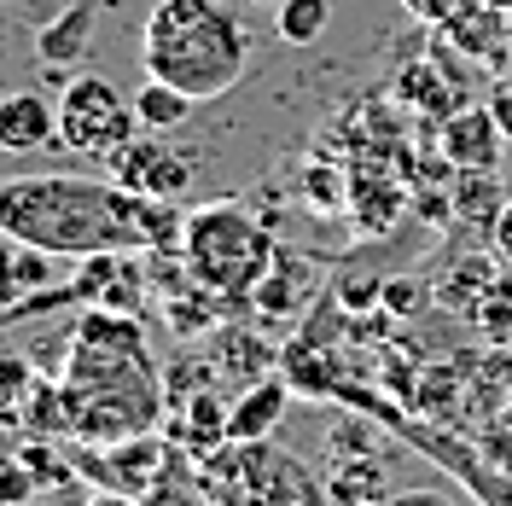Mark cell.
<instances>
[{
    "label": "cell",
    "instance_id": "obj_1",
    "mask_svg": "<svg viewBox=\"0 0 512 506\" xmlns=\"http://www.w3.org/2000/svg\"><path fill=\"white\" fill-rule=\"evenodd\" d=\"M187 210L175 198H140L111 175H6L0 181V233L59 256L88 262L105 251L175 256Z\"/></svg>",
    "mask_w": 512,
    "mask_h": 506
},
{
    "label": "cell",
    "instance_id": "obj_2",
    "mask_svg": "<svg viewBox=\"0 0 512 506\" xmlns=\"http://www.w3.org/2000/svg\"><path fill=\"white\" fill-rule=\"evenodd\" d=\"M64 431L70 443H128L163 431V379L140 315L82 309L64 355Z\"/></svg>",
    "mask_w": 512,
    "mask_h": 506
},
{
    "label": "cell",
    "instance_id": "obj_3",
    "mask_svg": "<svg viewBox=\"0 0 512 506\" xmlns=\"http://www.w3.org/2000/svg\"><path fill=\"white\" fill-rule=\"evenodd\" d=\"M140 70L204 99H222L251 70V30L227 0H158L140 24Z\"/></svg>",
    "mask_w": 512,
    "mask_h": 506
},
{
    "label": "cell",
    "instance_id": "obj_4",
    "mask_svg": "<svg viewBox=\"0 0 512 506\" xmlns=\"http://www.w3.org/2000/svg\"><path fill=\"white\" fill-rule=\"evenodd\" d=\"M274 256H280V245L268 239V227L256 222L239 198H216V204L187 210L175 262H181L210 297H222L227 309H239V303L256 297V285L268 280Z\"/></svg>",
    "mask_w": 512,
    "mask_h": 506
},
{
    "label": "cell",
    "instance_id": "obj_5",
    "mask_svg": "<svg viewBox=\"0 0 512 506\" xmlns=\"http://www.w3.org/2000/svg\"><path fill=\"white\" fill-rule=\"evenodd\" d=\"M198 483L210 489L216 506H326L320 477L268 443H222L216 454L198 460Z\"/></svg>",
    "mask_w": 512,
    "mask_h": 506
},
{
    "label": "cell",
    "instance_id": "obj_6",
    "mask_svg": "<svg viewBox=\"0 0 512 506\" xmlns=\"http://www.w3.org/2000/svg\"><path fill=\"white\" fill-rule=\"evenodd\" d=\"M140 134L134 99L111 76H70L59 94V146L76 158H117L128 140Z\"/></svg>",
    "mask_w": 512,
    "mask_h": 506
},
{
    "label": "cell",
    "instance_id": "obj_7",
    "mask_svg": "<svg viewBox=\"0 0 512 506\" xmlns=\"http://www.w3.org/2000/svg\"><path fill=\"white\" fill-rule=\"evenodd\" d=\"M169 437L163 431H146V437H128V443H82L70 448V466L76 477H94L99 489H111V495H146V483L163 472V460H169Z\"/></svg>",
    "mask_w": 512,
    "mask_h": 506
},
{
    "label": "cell",
    "instance_id": "obj_8",
    "mask_svg": "<svg viewBox=\"0 0 512 506\" xmlns=\"http://www.w3.org/2000/svg\"><path fill=\"white\" fill-rule=\"evenodd\" d=\"M111 181L128 192H140V198H175L181 204L192 192V158L181 146H169L163 134L140 128L123 152L111 158Z\"/></svg>",
    "mask_w": 512,
    "mask_h": 506
},
{
    "label": "cell",
    "instance_id": "obj_9",
    "mask_svg": "<svg viewBox=\"0 0 512 506\" xmlns=\"http://www.w3.org/2000/svg\"><path fill=\"white\" fill-rule=\"evenodd\" d=\"M437 35H443V47L454 59H472L483 70H507L512 64V12L489 6V0H460L454 18Z\"/></svg>",
    "mask_w": 512,
    "mask_h": 506
},
{
    "label": "cell",
    "instance_id": "obj_10",
    "mask_svg": "<svg viewBox=\"0 0 512 506\" xmlns=\"http://www.w3.org/2000/svg\"><path fill=\"white\" fill-rule=\"evenodd\" d=\"M437 146H443V163H448V169L495 175L512 140L501 134V123H495V111H489V105H460L454 117H443V134H437Z\"/></svg>",
    "mask_w": 512,
    "mask_h": 506
},
{
    "label": "cell",
    "instance_id": "obj_11",
    "mask_svg": "<svg viewBox=\"0 0 512 506\" xmlns=\"http://www.w3.org/2000/svg\"><path fill=\"white\" fill-rule=\"evenodd\" d=\"M59 146V105L35 88L0 94V152L6 158H35Z\"/></svg>",
    "mask_w": 512,
    "mask_h": 506
},
{
    "label": "cell",
    "instance_id": "obj_12",
    "mask_svg": "<svg viewBox=\"0 0 512 506\" xmlns=\"http://www.w3.org/2000/svg\"><path fill=\"white\" fill-rule=\"evenodd\" d=\"M163 437L192 454V460H204V454H216L227 443V402L216 390H192L181 413H163Z\"/></svg>",
    "mask_w": 512,
    "mask_h": 506
},
{
    "label": "cell",
    "instance_id": "obj_13",
    "mask_svg": "<svg viewBox=\"0 0 512 506\" xmlns=\"http://www.w3.org/2000/svg\"><path fill=\"white\" fill-rule=\"evenodd\" d=\"M88 47H94V0L64 6L53 24L35 30V59L47 64L53 76H59V70H76V64L88 59Z\"/></svg>",
    "mask_w": 512,
    "mask_h": 506
},
{
    "label": "cell",
    "instance_id": "obj_14",
    "mask_svg": "<svg viewBox=\"0 0 512 506\" xmlns=\"http://www.w3.org/2000/svg\"><path fill=\"white\" fill-rule=\"evenodd\" d=\"M291 408V384L280 379H256L233 408H227V443H268L280 431V419Z\"/></svg>",
    "mask_w": 512,
    "mask_h": 506
},
{
    "label": "cell",
    "instance_id": "obj_15",
    "mask_svg": "<svg viewBox=\"0 0 512 506\" xmlns=\"http://www.w3.org/2000/svg\"><path fill=\"white\" fill-rule=\"evenodd\" d=\"M140 506H216V501H210V489L198 483V460L181 454V448H169V460H163V472L146 483Z\"/></svg>",
    "mask_w": 512,
    "mask_h": 506
},
{
    "label": "cell",
    "instance_id": "obj_16",
    "mask_svg": "<svg viewBox=\"0 0 512 506\" xmlns=\"http://www.w3.org/2000/svg\"><path fill=\"white\" fill-rule=\"evenodd\" d=\"M303 285H309V268L303 262H286V256H274V268H268V280L256 285L251 309L268 320H286L303 309Z\"/></svg>",
    "mask_w": 512,
    "mask_h": 506
},
{
    "label": "cell",
    "instance_id": "obj_17",
    "mask_svg": "<svg viewBox=\"0 0 512 506\" xmlns=\"http://www.w3.org/2000/svg\"><path fill=\"white\" fill-rule=\"evenodd\" d=\"M198 111V99L181 94V88H169V82H140V94H134V117H140V128H152V134H169V128H181Z\"/></svg>",
    "mask_w": 512,
    "mask_h": 506
},
{
    "label": "cell",
    "instance_id": "obj_18",
    "mask_svg": "<svg viewBox=\"0 0 512 506\" xmlns=\"http://www.w3.org/2000/svg\"><path fill=\"white\" fill-rule=\"evenodd\" d=\"M326 24H332V0H286V6L274 12V30H280V41H291V47L320 41Z\"/></svg>",
    "mask_w": 512,
    "mask_h": 506
},
{
    "label": "cell",
    "instance_id": "obj_19",
    "mask_svg": "<svg viewBox=\"0 0 512 506\" xmlns=\"http://www.w3.org/2000/svg\"><path fill=\"white\" fill-rule=\"evenodd\" d=\"M326 495L344 506H361V501H379L384 495V466L379 460H355V466H338L332 483H326Z\"/></svg>",
    "mask_w": 512,
    "mask_h": 506
},
{
    "label": "cell",
    "instance_id": "obj_20",
    "mask_svg": "<svg viewBox=\"0 0 512 506\" xmlns=\"http://www.w3.org/2000/svg\"><path fill=\"white\" fill-rule=\"evenodd\" d=\"M454 210H460V216H483V222L495 227V216H501V187H495V175L454 169Z\"/></svg>",
    "mask_w": 512,
    "mask_h": 506
},
{
    "label": "cell",
    "instance_id": "obj_21",
    "mask_svg": "<svg viewBox=\"0 0 512 506\" xmlns=\"http://www.w3.org/2000/svg\"><path fill=\"white\" fill-rule=\"evenodd\" d=\"M355 198H361V222H367V233H379V227H390L396 216H402V204H408V192L396 187V181H355Z\"/></svg>",
    "mask_w": 512,
    "mask_h": 506
},
{
    "label": "cell",
    "instance_id": "obj_22",
    "mask_svg": "<svg viewBox=\"0 0 512 506\" xmlns=\"http://www.w3.org/2000/svg\"><path fill=\"white\" fill-rule=\"evenodd\" d=\"M30 361H12L0 355V425H24V396H30Z\"/></svg>",
    "mask_w": 512,
    "mask_h": 506
},
{
    "label": "cell",
    "instance_id": "obj_23",
    "mask_svg": "<svg viewBox=\"0 0 512 506\" xmlns=\"http://www.w3.org/2000/svg\"><path fill=\"white\" fill-rule=\"evenodd\" d=\"M41 501V483H35L30 460L24 454H0V506H30Z\"/></svg>",
    "mask_w": 512,
    "mask_h": 506
},
{
    "label": "cell",
    "instance_id": "obj_24",
    "mask_svg": "<svg viewBox=\"0 0 512 506\" xmlns=\"http://www.w3.org/2000/svg\"><path fill=\"white\" fill-rule=\"evenodd\" d=\"M24 297V280H18V239L0 233V309H18Z\"/></svg>",
    "mask_w": 512,
    "mask_h": 506
},
{
    "label": "cell",
    "instance_id": "obj_25",
    "mask_svg": "<svg viewBox=\"0 0 512 506\" xmlns=\"http://www.w3.org/2000/svg\"><path fill=\"white\" fill-rule=\"evenodd\" d=\"M454 6H460V0H402V12H408L414 24H425V30H443L448 18H454Z\"/></svg>",
    "mask_w": 512,
    "mask_h": 506
},
{
    "label": "cell",
    "instance_id": "obj_26",
    "mask_svg": "<svg viewBox=\"0 0 512 506\" xmlns=\"http://www.w3.org/2000/svg\"><path fill=\"white\" fill-rule=\"evenodd\" d=\"M379 297L390 303V309H396V315H408V309H414V285H408V280H390V285H379Z\"/></svg>",
    "mask_w": 512,
    "mask_h": 506
},
{
    "label": "cell",
    "instance_id": "obj_27",
    "mask_svg": "<svg viewBox=\"0 0 512 506\" xmlns=\"http://www.w3.org/2000/svg\"><path fill=\"white\" fill-rule=\"evenodd\" d=\"M483 105L495 111V123H501V134H507V140H512V88H495V94L483 99Z\"/></svg>",
    "mask_w": 512,
    "mask_h": 506
},
{
    "label": "cell",
    "instance_id": "obj_28",
    "mask_svg": "<svg viewBox=\"0 0 512 506\" xmlns=\"http://www.w3.org/2000/svg\"><path fill=\"white\" fill-rule=\"evenodd\" d=\"M384 506H454L443 495V489H408V495H396V501H384Z\"/></svg>",
    "mask_w": 512,
    "mask_h": 506
},
{
    "label": "cell",
    "instance_id": "obj_29",
    "mask_svg": "<svg viewBox=\"0 0 512 506\" xmlns=\"http://www.w3.org/2000/svg\"><path fill=\"white\" fill-rule=\"evenodd\" d=\"M489 233H495V251L512 262V204H501V216H495V227H489Z\"/></svg>",
    "mask_w": 512,
    "mask_h": 506
},
{
    "label": "cell",
    "instance_id": "obj_30",
    "mask_svg": "<svg viewBox=\"0 0 512 506\" xmlns=\"http://www.w3.org/2000/svg\"><path fill=\"white\" fill-rule=\"evenodd\" d=\"M309 192L320 198V210H332V175L326 169H309Z\"/></svg>",
    "mask_w": 512,
    "mask_h": 506
},
{
    "label": "cell",
    "instance_id": "obj_31",
    "mask_svg": "<svg viewBox=\"0 0 512 506\" xmlns=\"http://www.w3.org/2000/svg\"><path fill=\"white\" fill-rule=\"evenodd\" d=\"M82 506H140V501H134V495H111V489H94Z\"/></svg>",
    "mask_w": 512,
    "mask_h": 506
},
{
    "label": "cell",
    "instance_id": "obj_32",
    "mask_svg": "<svg viewBox=\"0 0 512 506\" xmlns=\"http://www.w3.org/2000/svg\"><path fill=\"white\" fill-rule=\"evenodd\" d=\"M251 6H268V12H280V6H286V0H251Z\"/></svg>",
    "mask_w": 512,
    "mask_h": 506
},
{
    "label": "cell",
    "instance_id": "obj_33",
    "mask_svg": "<svg viewBox=\"0 0 512 506\" xmlns=\"http://www.w3.org/2000/svg\"><path fill=\"white\" fill-rule=\"evenodd\" d=\"M489 6H501V12H512V0H489Z\"/></svg>",
    "mask_w": 512,
    "mask_h": 506
},
{
    "label": "cell",
    "instance_id": "obj_34",
    "mask_svg": "<svg viewBox=\"0 0 512 506\" xmlns=\"http://www.w3.org/2000/svg\"><path fill=\"white\" fill-rule=\"evenodd\" d=\"M30 506H47V501H30Z\"/></svg>",
    "mask_w": 512,
    "mask_h": 506
}]
</instances>
